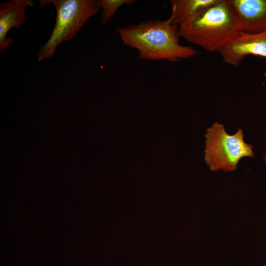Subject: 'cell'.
<instances>
[{
  "instance_id": "6da1fadb",
  "label": "cell",
  "mask_w": 266,
  "mask_h": 266,
  "mask_svg": "<svg viewBox=\"0 0 266 266\" xmlns=\"http://www.w3.org/2000/svg\"><path fill=\"white\" fill-rule=\"evenodd\" d=\"M124 44L138 51V59L175 62L197 55L192 46L179 43V26L168 19L150 20L116 30Z\"/></svg>"
},
{
  "instance_id": "7a4b0ae2",
  "label": "cell",
  "mask_w": 266,
  "mask_h": 266,
  "mask_svg": "<svg viewBox=\"0 0 266 266\" xmlns=\"http://www.w3.org/2000/svg\"><path fill=\"white\" fill-rule=\"evenodd\" d=\"M179 30L181 37L209 52H219L242 32L229 0H216Z\"/></svg>"
},
{
  "instance_id": "3957f363",
  "label": "cell",
  "mask_w": 266,
  "mask_h": 266,
  "mask_svg": "<svg viewBox=\"0 0 266 266\" xmlns=\"http://www.w3.org/2000/svg\"><path fill=\"white\" fill-rule=\"evenodd\" d=\"M41 7L52 3L57 13L56 23L47 41L39 49V61L54 55L57 47L70 40L88 19L98 12L100 7L96 0H39Z\"/></svg>"
},
{
  "instance_id": "277c9868",
  "label": "cell",
  "mask_w": 266,
  "mask_h": 266,
  "mask_svg": "<svg viewBox=\"0 0 266 266\" xmlns=\"http://www.w3.org/2000/svg\"><path fill=\"white\" fill-rule=\"evenodd\" d=\"M225 128L224 125L214 122L206 130L204 159L212 171H233L242 158L255 157L253 146L244 141L241 129L230 135Z\"/></svg>"
},
{
  "instance_id": "5b68a950",
  "label": "cell",
  "mask_w": 266,
  "mask_h": 266,
  "mask_svg": "<svg viewBox=\"0 0 266 266\" xmlns=\"http://www.w3.org/2000/svg\"><path fill=\"white\" fill-rule=\"evenodd\" d=\"M218 52L225 63L234 67L249 55L266 58V31L256 33L241 32Z\"/></svg>"
},
{
  "instance_id": "8992f818",
  "label": "cell",
  "mask_w": 266,
  "mask_h": 266,
  "mask_svg": "<svg viewBox=\"0 0 266 266\" xmlns=\"http://www.w3.org/2000/svg\"><path fill=\"white\" fill-rule=\"evenodd\" d=\"M242 32L256 33L266 31V0H229Z\"/></svg>"
},
{
  "instance_id": "52a82bcc",
  "label": "cell",
  "mask_w": 266,
  "mask_h": 266,
  "mask_svg": "<svg viewBox=\"0 0 266 266\" xmlns=\"http://www.w3.org/2000/svg\"><path fill=\"white\" fill-rule=\"evenodd\" d=\"M32 0H13L0 4V51L3 52L13 42L7 34L12 28L18 29L26 22L27 7L33 6Z\"/></svg>"
},
{
  "instance_id": "ba28073f",
  "label": "cell",
  "mask_w": 266,
  "mask_h": 266,
  "mask_svg": "<svg viewBox=\"0 0 266 266\" xmlns=\"http://www.w3.org/2000/svg\"><path fill=\"white\" fill-rule=\"evenodd\" d=\"M216 0H172L171 13L168 20L180 26L193 19Z\"/></svg>"
},
{
  "instance_id": "9c48e42d",
  "label": "cell",
  "mask_w": 266,
  "mask_h": 266,
  "mask_svg": "<svg viewBox=\"0 0 266 266\" xmlns=\"http://www.w3.org/2000/svg\"><path fill=\"white\" fill-rule=\"evenodd\" d=\"M135 2L134 0H98L99 6L102 8L101 13V24H106L123 5H131Z\"/></svg>"
},
{
  "instance_id": "30bf717a",
  "label": "cell",
  "mask_w": 266,
  "mask_h": 266,
  "mask_svg": "<svg viewBox=\"0 0 266 266\" xmlns=\"http://www.w3.org/2000/svg\"><path fill=\"white\" fill-rule=\"evenodd\" d=\"M263 159H264V161L265 164H266V153L264 155Z\"/></svg>"
},
{
  "instance_id": "8fae6325",
  "label": "cell",
  "mask_w": 266,
  "mask_h": 266,
  "mask_svg": "<svg viewBox=\"0 0 266 266\" xmlns=\"http://www.w3.org/2000/svg\"><path fill=\"white\" fill-rule=\"evenodd\" d=\"M262 266H266V263L264 264V265H263Z\"/></svg>"
}]
</instances>
